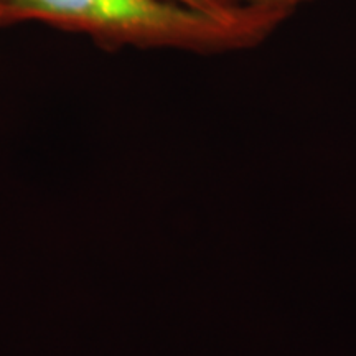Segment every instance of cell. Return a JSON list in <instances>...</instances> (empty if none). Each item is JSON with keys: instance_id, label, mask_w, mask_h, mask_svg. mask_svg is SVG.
<instances>
[{"instance_id": "6da1fadb", "label": "cell", "mask_w": 356, "mask_h": 356, "mask_svg": "<svg viewBox=\"0 0 356 356\" xmlns=\"http://www.w3.org/2000/svg\"><path fill=\"white\" fill-rule=\"evenodd\" d=\"M291 13L248 8L218 17L177 0H7V20H37L106 44L226 51L269 37Z\"/></svg>"}, {"instance_id": "7a4b0ae2", "label": "cell", "mask_w": 356, "mask_h": 356, "mask_svg": "<svg viewBox=\"0 0 356 356\" xmlns=\"http://www.w3.org/2000/svg\"><path fill=\"white\" fill-rule=\"evenodd\" d=\"M177 2L185 3V6L198 8V10L213 13L218 17H234L239 13L246 12L248 8L252 7H234L231 6L228 0H177Z\"/></svg>"}, {"instance_id": "3957f363", "label": "cell", "mask_w": 356, "mask_h": 356, "mask_svg": "<svg viewBox=\"0 0 356 356\" xmlns=\"http://www.w3.org/2000/svg\"><path fill=\"white\" fill-rule=\"evenodd\" d=\"M234 7H257V8H274L292 13L299 6L314 2V0H228Z\"/></svg>"}, {"instance_id": "277c9868", "label": "cell", "mask_w": 356, "mask_h": 356, "mask_svg": "<svg viewBox=\"0 0 356 356\" xmlns=\"http://www.w3.org/2000/svg\"><path fill=\"white\" fill-rule=\"evenodd\" d=\"M7 20V0H0V24H6Z\"/></svg>"}]
</instances>
